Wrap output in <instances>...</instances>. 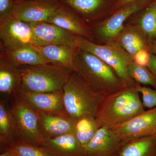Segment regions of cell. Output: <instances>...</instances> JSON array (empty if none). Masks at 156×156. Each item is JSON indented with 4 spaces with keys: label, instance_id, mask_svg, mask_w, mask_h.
<instances>
[{
    "label": "cell",
    "instance_id": "cell-7",
    "mask_svg": "<svg viewBox=\"0 0 156 156\" xmlns=\"http://www.w3.org/2000/svg\"><path fill=\"white\" fill-rule=\"evenodd\" d=\"M11 109L15 124L16 140L42 147L44 140L39 130L38 112L18 95L13 97Z\"/></svg>",
    "mask_w": 156,
    "mask_h": 156
},
{
    "label": "cell",
    "instance_id": "cell-21",
    "mask_svg": "<svg viewBox=\"0 0 156 156\" xmlns=\"http://www.w3.org/2000/svg\"><path fill=\"white\" fill-rule=\"evenodd\" d=\"M126 23L137 27L148 44L156 41V0L132 15Z\"/></svg>",
    "mask_w": 156,
    "mask_h": 156
},
{
    "label": "cell",
    "instance_id": "cell-23",
    "mask_svg": "<svg viewBox=\"0 0 156 156\" xmlns=\"http://www.w3.org/2000/svg\"><path fill=\"white\" fill-rule=\"evenodd\" d=\"M118 156H156V138L144 137L122 142Z\"/></svg>",
    "mask_w": 156,
    "mask_h": 156
},
{
    "label": "cell",
    "instance_id": "cell-32",
    "mask_svg": "<svg viewBox=\"0 0 156 156\" xmlns=\"http://www.w3.org/2000/svg\"><path fill=\"white\" fill-rule=\"evenodd\" d=\"M135 1V0H118L116 4H115V6H114L113 8L111 14H113L114 12L116 11L118 9H119L120 7H122L123 5L127 4V3L129 2H132V1Z\"/></svg>",
    "mask_w": 156,
    "mask_h": 156
},
{
    "label": "cell",
    "instance_id": "cell-6",
    "mask_svg": "<svg viewBox=\"0 0 156 156\" xmlns=\"http://www.w3.org/2000/svg\"><path fill=\"white\" fill-rule=\"evenodd\" d=\"M155 0H135L123 5L100 22L89 26L94 43L104 44L112 41L122 30L126 21L134 14Z\"/></svg>",
    "mask_w": 156,
    "mask_h": 156
},
{
    "label": "cell",
    "instance_id": "cell-24",
    "mask_svg": "<svg viewBox=\"0 0 156 156\" xmlns=\"http://www.w3.org/2000/svg\"><path fill=\"white\" fill-rule=\"evenodd\" d=\"M16 140L15 127L14 117L11 108L5 101H0V144L1 150L9 147Z\"/></svg>",
    "mask_w": 156,
    "mask_h": 156
},
{
    "label": "cell",
    "instance_id": "cell-17",
    "mask_svg": "<svg viewBox=\"0 0 156 156\" xmlns=\"http://www.w3.org/2000/svg\"><path fill=\"white\" fill-rule=\"evenodd\" d=\"M42 147L51 156H84V147L70 133L45 140Z\"/></svg>",
    "mask_w": 156,
    "mask_h": 156
},
{
    "label": "cell",
    "instance_id": "cell-4",
    "mask_svg": "<svg viewBox=\"0 0 156 156\" xmlns=\"http://www.w3.org/2000/svg\"><path fill=\"white\" fill-rule=\"evenodd\" d=\"M21 89L28 92H50L62 90L73 71L53 63L19 67Z\"/></svg>",
    "mask_w": 156,
    "mask_h": 156
},
{
    "label": "cell",
    "instance_id": "cell-28",
    "mask_svg": "<svg viewBox=\"0 0 156 156\" xmlns=\"http://www.w3.org/2000/svg\"><path fill=\"white\" fill-rule=\"evenodd\" d=\"M135 88L142 96L141 100L144 108L151 109L156 107V89L147 86H142L138 83Z\"/></svg>",
    "mask_w": 156,
    "mask_h": 156
},
{
    "label": "cell",
    "instance_id": "cell-5",
    "mask_svg": "<svg viewBox=\"0 0 156 156\" xmlns=\"http://www.w3.org/2000/svg\"><path fill=\"white\" fill-rule=\"evenodd\" d=\"M78 48L92 53L108 65L128 87H136V83L129 75L128 67L133 62L132 57L114 40L98 44L77 36Z\"/></svg>",
    "mask_w": 156,
    "mask_h": 156
},
{
    "label": "cell",
    "instance_id": "cell-35",
    "mask_svg": "<svg viewBox=\"0 0 156 156\" xmlns=\"http://www.w3.org/2000/svg\"><path fill=\"white\" fill-rule=\"evenodd\" d=\"M112 156H118V154H115L114 155Z\"/></svg>",
    "mask_w": 156,
    "mask_h": 156
},
{
    "label": "cell",
    "instance_id": "cell-14",
    "mask_svg": "<svg viewBox=\"0 0 156 156\" xmlns=\"http://www.w3.org/2000/svg\"><path fill=\"white\" fill-rule=\"evenodd\" d=\"M38 113L39 130L44 141L65 134L74 133L77 121L68 115L50 114L40 112Z\"/></svg>",
    "mask_w": 156,
    "mask_h": 156
},
{
    "label": "cell",
    "instance_id": "cell-2",
    "mask_svg": "<svg viewBox=\"0 0 156 156\" xmlns=\"http://www.w3.org/2000/svg\"><path fill=\"white\" fill-rule=\"evenodd\" d=\"M74 66L75 71L84 80L104 95L128 87L108 65L79 48L75 54Z\"/></svg>",
    "mask_w": 156,
    "mask_h": 156
},
{
    "label": "cell",
    "instance_id": "cell-33",
    "mask_svg": "<svg viewBox=\"0 0 156 156\" xmlns=\"http://www.w3.org/2000/svg\"><path fill=\"white\" fill-rule=\"evenodd\" d=\"M148 50L151 54L156 56V41L151 42L148 44Z\"/></svg>",
    "mask_w": 156,
    "mask_h": 156
},
{
    "label": "cell",
    "instance_id": "cell-11",
    "mask_svg": "<svg viewBox=\"0 0 156 156\" xmlns=\"http://www.w3.org/2000/svg\"><path fill=\"white\" fill-rule=\"evenodd\" d=\"M61 6L57 0H14L11 15L28 23L46 22Z\"/></svg>",
    "mask_w": 156,
    "mask_h": 156
},
{
    "label": "cell",
    "instance_id": "cell-9",
    "mask_svg": "<svg viewBox=\"0 0 156 156\" xmlns=\"http://www.w3.org/2000/svg\"><path fill=\"white\" fill-rule=\"evenodd\" d=\"M62 6L75 14L89 26L111 14L118 0H57Z\"/></svg>",
    "mask_w": 156,
    "mask_h": 156
},
{
    "label": "cell",
    "instance_id": "cell-3",
    "mask_svg": "<svg viewBox=\"0 0 156 156\" xmlns=\"http://www.w3.org/2000/svg\"><path fill=\"white\" fill-rule=\"evenodd\" d=\"M66 110L77 121L86 117H96L99 102L104 95L84 80L73 71L63 87Z\"/></svg>",
    "mask_w": 156,
    "mask_h": 156
},
{
    "label": "cell",
    "instance_id": "cell-27",
    "mask_svg": "<svg viewBox=\"0 0 156 156\" xmlns=\"http://www.w3.org/2000/svg\"><path fill=\"white\" fill-rule=\"evenodd\" d=\"M14 156H51L41 147L15 140L9 147Z\"/></svg>",
    "mask_w": 156,
    "mask_h": 156
},
{
    "label": "cell",
    "instance_id": "cell-26",
    "mask_svg": "<svg viewBox=\"0 0 156 156\" xmlns=\"http://www.w3.org/2000/svg\"><path fill=\"white\" fill-rule=\"evenodd\" d=\"M128 73L136 83L153 87L156 89V78L147 67H142L131 62L128 67Z\"/></svg>",
    "mask_w": 156,
    "mask_h": 156
},
{
    "label": "cell",
    "instance_id": "cell-20",
    "mask_svg": "<svg viewBox=\"0 0 156 156\" xmlns=\"http://www.w3.org/2000/svg\"><path fill=\"white\" fill-rule=\"evenodd\" d=\"M21 70L0 55V92L12 97L18 95L22 87Z\"/></svg>",
    "mask_w": 156,
    "mask_h": 156
},
{
    "label": "cell",
    "instance_id": "cell-1",
    "mask_svg": "<svg viewBox=\"0 0 156 156\" xmlns=\"http://www.w3.org/2000/svg\"><path fill=\"white\" fill-rule=\"evenodd\" d=\"M144 111L136 88L127 87L104 95L98 106L96 117L102 126L112 128Z\"/></svg>",
    "mask_w": 156,
    "mask_h": 156
},
{
    "label": "cell",
    "instance_id": "cell-22",
    "mask_svg": "<svg viewBox=\"0 0 156 156\" xmlns=\"http://www.w3.org/2000/svg\"><path fill=\"white\" fill-rule=\"evenodd\" d=\"M32 46H23L1 52L0 55L4 56L11 64L17 68L52 63L43 57Z\"/></svg>",
    "mask_w": 156,
    "mask_h": 156
},
{
    "label": "cell",
    "instance_id": "cell-29",
    "mask_svg": "<svg viewBox=\"0 0 156 156\" xmlns=\"http://www.w3.org/2000/svg\"><path fill=\"white\" fill-rule=\"evenodd\" d=\"M151 53L147 49L139 50L132 57L133 62L135 64L147 67L150 62Z\"/></svg>",
    "mask_w": 156,
    "mask_h": 156
},
{
    "label": "cell",
    "instance_id": "cell-13",
    "mask_svg": "<svg viewBox=\"0 0 156 156\" xmlns=\"http://www.w3.org/2000/svg\"><path fill=\"white\" fill-rule=\"evenodd\" d=\"M30 23L37 46L53 44L78 47L77 36L58 26L46 22Z\"/></svg>",
    "mask_w": 156,
    "mask_h": 156
},
{
    "label": "cell",
    "instance_id": "cell-31",
    "mask_svg": "<svg viewBox=\"0 0 156 156\" xmlns=\"http://www.w3.org/2000/svg\"><path fill=\"white\" fill-rule=\"evenodd\" d=\"M156 78V56L151 54L150 62L147 67Z\"/></svg>",
    "mask_w": 156,
    "mask_h": 156
},
{
    "label": "cell",
    "instance_id": "cell-19",
    "mask_svg": "<svg viewBox=\"0 0 156 156\" xmlns=\"http://www.w3.org/2000/svg\"><path fill=\"white\" fill-rule=\"evenodd\" d=\"M32 46L43 57L53 64L75 71V54L78 47L53 44Z\"/></svg>",
    "mask_w": 156,
    "mask_h": 156
},
{
    "label": "cell",
    "instance_id": "cell-8",
    "mask_svg": "<svg viewBox=\"0 0 156 156\" xmlns=\"http://www.w3.org/2000/svg\"><path fill=\"white\" fill-rule=\"evenodd\" d=\"M0 41L1 52L36 44L30 23L11 15L0 19Z\"/></svg>",
    "mask_w": 156,
    "mask_h": 156
},
{
    "label": "cell",
    "instance_id": "cell-10",
    "mask_svg": "<svg viewBox=\"0 0 156 156\" xmlns=\"http://www.w3.org/2000/svg\"><path fill=\"white\" fill-rule=\"evenodd\" d=\"M112 129L121 142L144 137L156 138V107L145 110Z\"/></svg>",
    "mask_w": 156,
    "mask_h": 156
},
{
    "label": "cell",
    "instance_id": "cell-12",
    "mask_svg": "<svg viewBox=\"0 0 156 156\" xmlns=\"http://www.w3.org/2000/svg\"><path fill=\"white\" fill-rule=\"evenodd\" d=\"M17 95L37 112L50 114L68 115L65 107L63 90L54 92H35L21 89Z\"/></svg>",
    "mask_w": 156,
    "mask_h": 156
},
{
    "label": "cell",
    "instance_id": "cell-25",
    "mask_svg": "<svg viewBox=\"0 0 156 156\" xmlns=\"http://www.w3.org/2000/svg\"><path fill=\"white\" fill-rule=\"evenodd\" d=\"M102 126L96 117H84L77 121L74 134L84 147L92 140Z\"/></svg>",
    "mask_w": 156,
    "mask_h": 156
},
{
    "label": "cell",
    "instance_id": "cell-18",
    "mask_svg": "<svg viewBox=\"0 0 156 156\" xmlns=\"http://www.w3.org/2000/svg\"><path fill=\"white\" fill-rule=\"evenodd\" d=\"M113 40L132 57L139 50H148V43L144 34L137 27L131 23H125Z\"/></svg>",
    "mask_w": 156,
    "mask_h": 156
},
{
    "label": "cell",
    "instance_id": "cell-15",
    "mask_svg": "<svg viewBox=\"0 0 156 156\" xmlns=\"http://www.w3.org/2000/svg\"><path fill=\"white\" fill-rule=\"evenodd\" d=\"M121 144L112 128L102 126L84 147V156H112L118 152Z\"/></svg>",
    "mask_w": 156,
    "mask_h": 156
},
{
    "label": "cell",
    "instance_id": "cell-16",
    "mask_svg": "<svg viewBox=\"0 0 156 156\" xmlns=\"http://www.w3.org/2000/svg\"><path fill=\"white\" fill-rule=\"evenodd\" d=\"M46 22L60 27L75 35L95 42L89 26L69 9L61 6Z\"/></svg>",
    "mask_w": 156,
    "mask_h": 156
},
{
    "label": "cell",
    "instance_id": "cell-34",
    "mask_svg": "<svg viewBox=\"0 0 156 156\" xmlns=\"http://www.w3.org/2000/svg\"><path fill=\"white\" fill-rule=\"evenodd\" d=\"M2 151V152H1V154L0 156H14L13 154V153L11 151V150L9 148V147H7L5 149Z\"/></svg>",
    "mask_w": 156,
    "mask_h": 156
},
{
    "label": "cell",
    "instance_id": "cell-30",
    "mask_svg": "<svg viewBox=\"0 0 156 156\" xmlns=\"http://www.w3.org/2000/svg\"><path fill=\"white\" fill-rule=\"evenodd\" d=\"M14 0H0V19L11 15Z\"/></svg>",
    "mask_w": 156,
    "mask_h": 156
}]
</instances>
